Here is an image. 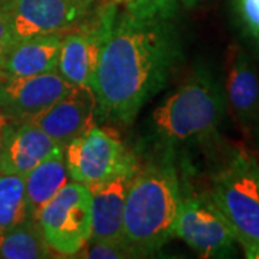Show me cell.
Wrapping results in <instances>:
<instances>
[{
    "mask_svg": "<svg viewBox=\"0 0 259 259\" xmlns=\"http://www.w3.org/2000/svg\"><path fill=\"white\" fill-rule=\"evenodd\" d=\"M180 202V183L171 164H151L137 170L125 197L122 241L139 256L161 249L175 238Z\"/></svg>",
    "mask_w": 259,
    "mask_h": 259,
    "instance_id": "cell-2",
    "label": "cell"
},
{
    "mask_svg": "<svg viewBox=\"0 0 259 259\" xmlns=\"http://www.w3.org/2000/svg\"><path fill=\"white\" fill-rule=\"evenodd\" d=\"M225 111L222 85L200 69L153 111L150 128L163 146L202 143L216 134Z\"/></svg>",
    "mask_w": 259,
    "mask_h": 259,
    "instance_id": "cell-3",
    "label": "cell"
},
{
    "mask_svg": "<svg viewBox=\"0 0 259 259\" xmlns=\"http://www.w3.org/2000/svg\"><path fill=\"white\" fill-rule=\"evenodd\" d=\"M91 3L79 0H2L15 40L64 35L87 18Z\"/></svg>",
    "mask_w": 259,
    "mask_h": 259,
    "instance_id": "cell-9",
    "label": "cell"
},
{
    "mask_svg": "<svg viewBox=\"0 0 259 259\" xmlns=\"http://www.w3.org/2000/svg\"><path fill=\"white\" fill-rule=\"evenodd\" d=\"M233 6L243 33L259 48V0H233Z\"/></svg>",
    "mask_w": 259,
    "mask_h": 259,
    "instance_id": "cell-20",
    "label": "cell"
},
{
    "mask_svg": "<svg viewBox=\"0 0 259 259\" xmlns=\"http://www.w3.org/2000/svg\"><path fill=\"white\" fill-rule=\"evenodd\" d=\"M36 221L51 249L76 256L93 232L90 187L69 182L44 206Z\"/></svg>",
    "mask_w": 259,
    "mask_h": 259,
    "instance_id": "cell-5",
    "label": "cell"
},
{
    "mask_svg": "<svg viewBox=\"0 0 259 259\" xmlns=\"http://www.w3.org/2000/svg\"><path fill=\"white\" fill-rule=\"evenodd\" d=\"M173 0L124 6L102 47L93 90L98 117L130 124L182 59Z\"/></svg>",
    "mask_w": 259,
    "mask_h": 259,
    "instance_id": "cell-1",
    "label": "cell"
},
{
    "mask_svg": "<svg viewBox=\"0 0 259 259\" xmlns=\"http://www.w3.org/2000/svg\"><path fill=\"white\" fill-rule=\"evenodd\" d=\"M136 171L124 173L108 182H104L101 185L90 187L91 210H93L91 239H100V241L122 239V218H124L125 197H127L130 182L136 175Z\"/></svg>",
    "mask_w": 259,
    "mask_h": 259,
    "instance_id": "cell-14",
    "label": "cell"
},
{
    "mask_svg": "<svg viewBox=\"0 0 259 259\" xmlns=\"http://www.w3.org/2000/svg\"><path fill=\"white\" fill-rule=\"evenodd\" d=\"M210 199L229 222L246 258L259 250V164L238 151L213 179Z\"/></svg>",
    "mask_w": 259,
    "mask_h": 259,
    "instance_id": "cell-4",
    "label": "cell"
},
{
    "mask_svg": "<svg viewBox=\"0 0 259 259\" xmlns=\"http://www.w3.org/2000/svg\"><path fill=\"white\" fill-rule=\"evenodd\" d=\"M79 2H85V3H91L93 0H79Z\"/></svg>",
    "mask_w": 259,
    "mask_h": 259,
    "instance_id": "cell-25",
    "label": "cell"
},
{
    "mask_svg": "<svg viewBox=\"0 0 259 259\" xmlns=\"http://www.w3.org/2000/svg\"><path fill=\"white\" fill-rule=\"evenodd\" d=\"M71 88L56 71L0 81V112L12 120H33Z\"/></svg>",
    "mask_w": 259,
    "mask_h": 259,
    "instance_id": "cell-10",
    "label": "cell"
},
{
    "mask_svg": "<svg viewBox=\"0 0 259 259\" xmlns=\"http://www.w3.org/2000/svg\"><path fill=\"white\" fill-rule=\"evenodd\" d=\"M175 236L186 242L202 258H225L238 243L229 222L210 196H186L177 213Z\"/></svg>",
    "mask_w": 259,
    "mask_h": 259,
    "instance_id": "cell-8",
    "label": "cell"
},
{
    "mask_svg": "<svg viewBox=\"0 0 259 259\" xmlns=\"http://www.w3.org/2000/svg\"><path fill=\"white\" fill-rule=\"evenodd\" d=\"M0 3H2V0H0Z\"/></svg>",
    "mask_w": 259,
    "mask_h": 259,
    "instance_id": "cell-26",
    "label": "cell"
},
{
    "mask_svg": "<svg viewBox=\"0 0 259 259\" xmlns=\"http://www.w3.org/2000/svg\"><path fill=\"white\" fill-rule=\"evenodd\" d=\"M78 253L79 258L91 259H124L140 258L137 252L131 249L125 242L122 241H100V239H88L83 248Z\"/></svg>",
    "mask_w": 259,
    "mask_h": 259,
    "instance_id": "cell-19",
    "label": "cell"
},
{
    "mask_svg": "<svg viewBox=\"0 0 259 259\" xmlns=\"http://www.w3.org/2000/svg\"><path fill=\"white\" fill-rule=\"evenodd\" d=\"M97 117L98 108L93 88L74 85L61 100L30 121L65 147L69 141L94 127Z\"/></svg>",
    "mask_w": 259,
    "mask_h": 259,
    "instance_id": "cell-11",
    "label": "cell"
},
{
    "mask_svg": "<svg viewBox=\"0 0 259 259\" xmlns=\"http://www.w3.org/2000/svg\"><path fill=\"white\" fill-rule=\"evenodd\" d=\"M69 179L64 146H59L25 176L29 218L36 221L44 206L69 183Z\"/></svg>",
    "mask_w": 259,
    "mask_h": 259,
    "instance_id": "cell-16",
    "label": "cell"
},
{
    "mask_svg": "<svg viewBox=\"0 0 259 259\" xmlns=\"http://www.w3.org/2000/svg\"><path fill=\"white\" fill-rule=\"evenodd\" d=\"M16 44L13 32L10 28V22L8 15L0 8V65L3 62L5 56L8 55L10 48Z\"/></svg>",
    "mask_w": 259,
    "mask_h": 259,
    "instance_id": "cell-21",
    "label": "cell"
},
{
    "mask_svg": "<svg viewBox=\"0 0 259 259\" xmlns=\"http://www.w3.org/2000/svg\"><path fill=\"white\" fill-rule=\"evenodd\" d=\"M9 117H6L5 114H2L0 112V148H2V133H3V125H5V122L8 121Z\"/></svg>",
    "mask_w": 259,
    "mask_h": 259,
    "instance_id": "cell-23",
    "label": "cell"
},
{
    "mask_svg": "<svg viewBox=\"0 0 259 259\" xmlns=\"http://www.w3.org/2000/svg\"><path fill=\"white\" fill-rule=\"evenodd\" d=\"M51 252L35 219H26L0 233V258L44 259L51 258Z\"/></svg>",
    "mask_w": 259,
    "mask_h": 259,
    "instance_id": "cell-17",
    "label": "cell"
},
{
    "mask_svg": "<svg viewBox=\"0 0 259 259\" xmlns=\"http://www.w3.org/2000/svg\"><path fill=\"white\" fill-rule=\"evenodd\" d=\"M118 8L110 2L98 10L93 19H83L81 23L62 35L56 72L66 82L93 88L95 72L105 39L117 16Z\"/></svg>",
    "mask_w": 259,
    "mask_h": 259,
    "instance_id": "cell-7",
    "label": "cell"
},
{
    "mask_svg": "<svg viewBox=\"0 0 259 259\" xmlns=\"http://www.w3.org/2000/svg\"><path fill=\"white\" fill-rule=\"evenodd\" d=\"M61 144L30 120H12L3 125L0 171L26 176Z\"/></svg>",
    "mask_w": 259,
    "mask_h": 259,
    "instance_id": "cell-12",
    "label": "cell"
},
{
    "mask_svg": "<svg viewBox=\"0 0 259 259\" xmlns=\"http://www.w3.org/2000/svg\"><path fill=\"white\" fill-rule=\"evenodd\" d=\"M64 153L71 180L88 187L139 168L136 157L121 140L97 125L69 141Z\"/></svg>",
    "mask_w": 259,
    "mask_h": 259,
    "instance_id": "cell-6",
    "label": "cell"
},
{
    "mask_svg": "<svg viewBox=\"0 0 259 259\" xmlns=\"http://www.w3.org/2000/svg\"><path fill=\"white\" fill-rule=\"evenodd\" d=\"M139 2H146V0H110V3L120 8V6H127V5H131V3H139Z\"/></svg>",
    "mask_w": 259,
    "mask_h": 259,
    "instance_id": "cell-22",
    "label": "cell"
},
{
    "mask_svg": "<svg viewBox=\"0 0 259 259\" xmlns=\"http://www.w3.org/2000/svg\"><path fill=\"white\" fill-rule=\"evenodd\" d=\"M183 5H185L186 8H193V6H196L197 3H200L202 0H180Z\"/></svg>",
    "mask_w": 259,
    "mask_h": 259,
    "instance_id": "cell-24",
    "label": "cell"
},
{
    "mask_svg": "<svg viewBox=\"0 0 259 259\" xmlns=\"http://www.w3.org/2000/svg\"><path fill=\"white\" fill-rule=\"evenodd\" d=\"M29 218L25 177L0 171V233Z\"/></svg>",
    "mask_w": 259,
    "mask_h": 259,
    "instance_id": "cell-18",
    "label": "cell"
},
{
    "mask_svg": "<svg viewBox=\"0 0 259 259\" xmlns=\"http://www.w3.org/2000/svg\"><path fill=\"white\" fill-rule=\"evenodd\" d=\"M225 100L242 125L259 118V75L250 58L239 47H233L228 61Z\"/></svg>",
    "mask_w": 259,
    "mask_h": 259,
    "instance_id": "cell-13",
    "label": "cell"
},
{
    "mask_svg": "<svg viewBox=\"0 0 259 259\" xmlns=\"http://www.w3.org/2000/svg\"><path fill=\"white\" fill-rule=\"evenodd\" d=\"M61 40L62 35H47L16 42L0 65V81L56 71Z\"/></svg>",
    "mask_w": 259,
    "mask_h": 259,
    "instance_id": "cell-15",
    "label": "cell"
}]
</instances>
